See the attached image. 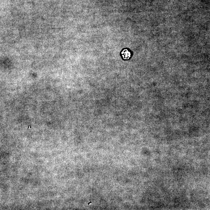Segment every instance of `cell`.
<instances>
[{
  "instance_id": "obj_1",
  "label": "cell",
  "mask_w": 210,
  "mask_h": 210,
  "mask_svg": "<svg viewBox=\"0 0 210 210\" xmlns=\"http://www.w3.org/2000/svg\"><path fill=\"white\" fill-rule=\"evenodd\" d=\"M122 57L125 60H128L131 57V53L127 49H125L122 51Z\"/></svg>"
}]
</instances>
